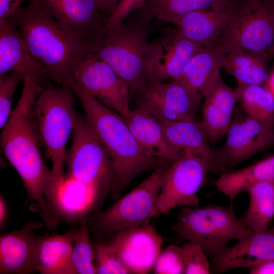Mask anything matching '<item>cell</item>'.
I'll list each match as a JSON object with an SVG mask.
<instances>
[{"label":"cell","instance_id":"6da1fadb","mask_svg":"<svg viewBox=\"0 0 274 274\" xmlns=\"http://www.w3.org/2000/svg\"><path fill=\"white\" fill-rule=\"evenodd\" d=\"M38 78L24 77L19 101L2 128V150L22 178L27 196L41 209L44 220L61 207V192L57 189L51 170L46 166L40 151V141L33 107L43 88Z\"/></svg>","mask_w":274,"mask_h":274},{"label":"cell","instance_id":"7a4b0ae2","mask_svg":"<svg viewBox=\"0 0 274 274\" xmlns=\"http://www.w3.org/2000/svg\"><path fill=\"white\" fill-rule=\"evenodd\" d=\"M13 18L33 59L60 86L72 89L74 71L91 53V43L63 29L32 1Z\"/></svg>","mask_w":274,"mask_h":274},{"label":"cell","instance_id":"3957f363","mask_svg":"<svg viewBox=\"0 0 274 274\" xmlns=\"http://www.w3.org/2000/svg\"><path fill=\"white\" fill-rule=\"evenodd\" d=\"M71 88L81 102L89 126L113 161L116 175V183L111 193L113 199H118L140 174L171 163L147 155L120 114L102 104L74 80Z\"/></svg>","mask_w":274,"mask_h":274},{"label":"cell","instance_id":"277c9868","mask_svg":"<svg viewBox=\"0 0 274 274\" xmlns=\"http://www.w3.org/2000/svg\"><path fill=\"white\" fill-rule=\"evenodd\" d=\"M149 26L133 21L104 29L91 43V53L107 63L136 96L154 84L150 72L153 44Z\"/></svg>","mask_w":274,"mask_h":274},{"label":"cell","instance_id":"5b68a950","mask_svg":"<svg viewBox=\"0 0 274 274\" xmlns=\"http://www.w3.org/2000/svg\"><path fill=\"white\" fill-rule=\"evenodd\" d=\"M71 88L60 86L43 88L33 107L41 145L52 162V173L57 189L61 192L66 164V146L73 133L76 112Z\"/></svg>","mask_w":274,"mask_h":274},{"label":"cell","instance_id":"8992f818","mask_svg":"<svg viewBox=\"0 0 274 274\" xmlns=\"http://www.w3.org/2000/svg\"><path fill=\"white\" fill-rule=\"evenodd\" d=\"M173 230L177 242H193L211 258L230 241L240 240L252 232L244 226L232 206L217 205L181 208Z\"/></svg>","mask_w":274,"mask_h":274},{"label":"cell","instance_id":"52a82bcc","mask_svg":"<svg viewBox=\"0 0 274 274\" xmlns=\"http://www.w3.org/2000/svg\"><path fill=\"white\" fill-rule=\"evenodd\" d=\"M65 179L90 188L100 203L111 194L116 175L112 159L85 117L76 113L72 142L66 156Z\"/></svg>","mask_w":274,"mask_h":274},{"label":"cell","instance_id":"ba28073f","mask_svg":"<svg viewBox=\"0 0 274 274\" xmlns=\"http://www.w3.org/2000/svg\"><path fill=\"white\" fill-rule=\"evenodd\" d=\"M158 167L128 193L105 211L96 212L89 227L98 237L109 238L123 230L150 225L161 213L157 207L164 175L171 164Z\"/></svg>","mask_w":274,"mask_h":274},{"label":"cell","instance_id":"9c48e42d","mask_svg":"<svg viewBox=\"0 0 274 274\" xmlns=\"http://www.w3.org/2000/svg\"><path fill=\"white\" fill-rule=\"evenodd\" d=\"M273 43L274 3L271 0H243L215 46L223 53L239 49L269 60L268 54Z\"/></svg>","mask_w":274,"mask_h":274},{"label":"cell","instance_id":"30bf717a","mask_svg":"<svg viewBox=\"0 0 274 274\" xmlns=\"http://www.w3.org/2000/svg\"><path fill=\"white\" fill-rule=\"evenodd\" d=\"M209 166L207 160L186 151L166 169L157 199L161 213L176 207H197V192L205 182Z\"/></svg>","mask_w":274,"mask_h":274},{"label":"cell","instance_id":"8fae6325","mask_svg":"<svg viewBox=\"0 0 274 274\" xmlns=\"http://www.w3.org/2000/svg\"><path fill=\"white\" fill-rule=\"evenodd\" d=\"M136 97V107L153 115L172 121H193L202 96L178 78L155 83Z\"/></svg>","mask_w":274,"mask_h":274},{"label":"cell","instance_id":"7c38bea8","mask_svg":"<svg viewBox=\"0 0 274 274\" xmlns=\"http://www.w3.org/2000/svg\"><path fill=\"white\" fill-rule=\"evenodd\" d=\"M73 80L102 104L121 116L129 107L127 84L105 62L90 53L75 68Z\"/></svg>","mask_w":274,"mask_h":274},{"label":"cell","instance_id":"4fadbf2b","mask_svg":"<svg viewBox=\"0 0 274 274\" xmlns=\"http://www.w3.org/2000/svg\"><path fill=\"white\" fill-rule=\"evenodd\" d=\"M162 243V237L150 225L123 230L105 244L130 273L146 274L153 270Z\"/></svg>","mask_w":274,"mask_h":274},{"label":"cell","instance_id":"5bb4252c","mask_svg":"<svg viewBox=\"0 0 274 274\" xmlns=\"http://www.w3.org/2000/svg\"><path fill=\"white\" fill-rule=\"evenodd\" d=\"M51 16L65 30L91 43L104 30L108 17L95 0H30Z\"/></svg>","mask_w":274,"mask_h":274},{"label":"cell","instance_id":"9a60e30c","mask_svg":"<svg viewBox=\"0 0 274 274\" xmlns=\"http://www.w3.org/2000/svg\"><path fill=\"white\" fill-rule=\"evenodd\" d=\"M150 62L153 83L180 78L192 57L204 47L187 39L176 27H165L154 40Z\"/></svg>","mask_w":274,"mask_h":274},{"label":"cell","instance_id":"2e32d148","mask_svg":"<svg viewBox=\"0 0 274 274\" xmlns=\"http://www.w3.org/2000/svg\"><path fill=\"white\" fill-rule=\"evenodd\" d=\"M227 139L217 151L229 168L274 146V129L246 114L232 121Z\"/></svg>","mask_w":274,"mask_h":274},{"label":"cell","instance_id":"e0dca14e","mask_svg":"<svg viewBox=\"0 0 274 274\" xmlns=\"http://www.w3.org/2000/svg\"><path fill=\"white\" fill-rule=\"evenodd\" d=\"M39 221H29L18 230L0 237V273L28 274L36 271L39 246L48 232L39 236L36 231L42 227Z\"/></svg>","mask_w":274,"mask_h":274},{"label":"cell","instance_id":"ac0fdd59","mask_svg":"<svg viewBox=\"0 0 274 274\" xmlns=\"http://www.w3.org/2000/svg\"><path fill=\"white\" fill-rule=\"evenodd\" d=\"M200 94L205 99L201 125L209 143L215 145L229 130L238 101L237 93L224 82L219 72L208 81Z\"/></svg>","mask_w":274,"mask_h":274},{"label":"cell","instance_id":"d6986e66","mask_svg":"<svg viewBox=\"0 0 274 274\" xmlns=\"http://www.w3.org/2000/svg\"><path fill=\"white\" fill-rule=\"evenodd\" d=\"M212 259L211 272L213 273L250 268L261 262L274 259V224L264 230L252 232L232 246H227Z\"/></svg>","mask_w":274,"mask_h":274},{"label":"cell","instance_id":"ffe728a7","mask_svg":"<svg viewBox=\"0 0 274 274\" xmlns=\"http://www.w3.org/2000/svg\"><path fill=\"white\" fill-rule=\"evenodd\" d=\"M160 124L164 134L171 146L183 154L189 151L193 154L205 158L209 170L221 175L227 172V163L217 151L211 147L200 122L172 121L154 115Z\"/></svg>","mask_w":274,"mask_h":274},{"label":"cell","instance_id":"44dd1931","mask_svg":"<svg viewBox=\"0 0 274 274\" xmlns=\"http://www.w3.org/2000/svg\"><path fill=\"white\" fill-rule=\"evenodd\" d=\"M242 2L243 0H147L142 7L130 15L129 21L149 26L155 19L173 24L183 16L197 10H235Z\"/></svg>","mask_w":274,"mask_h":274},{"label":"cell","instance_id":"7402d4cb","mask_svg":"<svg viewBox=\"0 0 274 274\" xmlns=\"http://www.w3.org/2000/svg\"><path fill=\"white\" fill-rule=\"evenodd\" d=\"M122 117L140 147L147 155L173 163L184 154L169 143L153 114L136 107Z\"/></svg>","mask_w":274,"mask_h":274},{"label":"cell","instance_id":"603a6c76","mask_svg":"<svg viewBox=\"0 0 274 274\" xmlns=\"http://www.w3.org/2000/svg\"><path fill=\"white\" fill-rule=\"evenodd\" d=\"M238 8L235 10H197L183 16L173 24L187 39L204 48H211L216 45Z\"/></svg>","mask_w":274,"mask_h":274},{"label":"cell","instance_id":"cb8c5ba5","mask_svg":"<svg viewBox=\"0 0 274 274\" xmlns=\"http://www.w3.org/2000/svg\"><path fill=\"white\" fill-rule=\"evenodd\" d=\"M16 71L37 78L47 73L30 55L13 17L0 21V75Z\"/></svg>","mask_w":274,"mask_h":274},{"label":"cell","instance_id":"d4e9b609","mask_svg":"<svg viewBox=\"0 0 274 274\" xmlns=\"http://www.w3.org/2000/svg\"><path fill=\"white\" fill-rule=\"evenodd\" d=\"M70 228L63 234L47 235L37 253L36 271L41 274H76L72 252L77 232Z\"/></svg>","mask_w":274,"mask_h":274},{"label":"cell","instance_id":"484cf974","mask_svg":"<svg viewBox=\"0 0 274 274\" xmlns=\"http://www.w3.org/2000/svg\"><path fill=\"white\" fill-rule=\"evenodd\" d=\"M268 61L262 56L232 49L224 53L221 65V68L236 78L237 83L264 86L270 79Z\"/></svg>","mask_w":274,"mask_h":274},{"label":"cell","instance_id":"4316f807","mask_svg":"<svg viewBox=\"0 0 274 274\" xmlns=\"http://www.w3.org/2000/svg\"><path fill=\"white\" fill-rule=\"evenodd\" d=\"M263 181H274V155L244 168L221 174L216 186L219 192L233 201L238 194Z\"/></svg>","mask_w":274,"mask_h":274},{"label":"cell","instance_id":"83f0119b","mask_svg":"<svg viewBox=\"0 0 274 274\" xmlns=\"http://www.w3.org/2000/svg\"><path fill=\"white\" fill-rule=\"evenodd\" d=\"M249 195V207L241 219L244 226L252 232L268 228L274 219L273 181L256 183L246 190Z\"/></svg>","mask_w":274,"mask_h":274},{"label":"cell","instance_id":"f1b7e54d","mask_svg":"<svg viewBox=\"0 0 274 274\" xmlns=\"http://www.w3.org/2000/svg\"><path fill=\"white\" fill-rule=\"evenodd\" d=\"M238 101L246 114L274 129V95L264 86L237 83Z\"/></svg>","mask_w":274,"mask_h":274},{"label":"cell","instance_id":"f546056e","mask_svg":"<svg viewBox=\"0 0 274 274\" xmlns=\"http://www.w3.org/2000/svg\"><path fill=\"white\" fill-rule=\"evenodd\" d=\"M223 54L216 46L203 48L188 62L180 78L193 90L200 93L208 81L220 71Z\"/></svg>","mask_w":274,"mask_h":274},{"label":"cell","instance_id":"4dcf8cb0","mask_svg":"<svg viewBox=\"0 0 274 274\" xmlns=\"http://www.w3.org/2000/svg\"><path fill=\"white\" fill-rule=\"evenodd\" d=\"M88 219L81 218L72 252V262L76 274L97 273L96 266L93 263L95 258L89 232Z\"/></svg>","mask_w":274,"mask_h":274},{"label":"cell","instance_id":"1f68e13d","mask_svg":"<svg viewBox=\"0 0 274 274\" xmlns=\"http://www.w3.org/2000/svg\"><path fill=\"white\" fill-rule=\"evenodd\" d=\"M23 75L16 71L0 75V128H3L8 121L15 91Z\"/></svg>","mask_w":274,"mask_h":274},{"label":"cell","instance_id":"d6a6232c","mask_svg":"<svg viewBox=\"0 0 274 274\" xmlns=\"http://www.w3.org/2000/svg\"><path fill=\"white\" fill-rule=\"evenodd\" d=\"M152 271L156 274H183L185 262L182 247L174 244L161 250Z\"/></svg>","mask_w":274,"mask_h":274},{"label":"cell","instance_id":"836d02e7","mask_svg":"<svg viewBox=\"0 0 274 274\" xmlns=\"http://www.w3.org/2000/svg\"><path fill=\"white\" fill-rule=\"evenodd\" d=\"M185 262V274H208L211 272L206 253L197 244L187 241L182 247Z\"/></svg>","mask_w":274,"mask_h":274},{"label":"cell","instance_id":"e575fe53","mask_svg":"<svg viewBox=\"0 0 274 274\" xmlns=\"http://www.w3.org/2000/svg\"><path fill=\"white\" fill-rule=\"evenodd\" d=\"M96 261L97 273H130L117 256L105 243H96L94 245Z\"/></svg>","mask_w":274,"mask_h":274},{"label":"cell","instance_id":"d590c367","mask_svg":"<svg viewBox=\"0 0 274 274\" xmlns=\"http://www.w3.org/2000/svg\"><path fill=\"white\" fill-rule=\"evenodd\" d=\"M147 1L119 0L113 11L108 17L104 29L124 22L133 12L142 7Z\"/></svg>","mask_w":274,"mask_h":274},{"label":"cell","instance_id":"8d00e7d4","mask_svg":"<svg viewBox=\"0 0 274 274\" xmlns=\"http://www.w3.org/2000/svg\"><path fill=\"white\" fill-rule=\"evenodd\" d=\"M27 0H0V21L13 18Z\"/></svg>","mask_w":274,"mask_h":274},{"label":"cell","instance_id":"74e56055","mask_svg":"<svg viewBox=\"0 0 274 274\" xmlns=\"http://www.w3.org/2000/svg\"><path fill=\"white\" fill-rule=\"evenodd\" d=\"M251 274H274V259L261 262L250 268Z\"/></svg>","mask_w":274,"mask_h":274},{"label":"cell","instance_id":"f35d334b","mask_svg":"<svg viewBox=\"0 0 274 274\" xmlns=\"http://www.w3.org/2000/svg\"><path fill=\"white\" fill-rule=\"evenodd\" d=\"M100 11L109 17L119 0H95Z\"/></svg>","mask_w":274,"mask_h":274},{"label":"cell","instance_id":"ab89813d","mask_svg":"<svg viewBox=\"0 0 274 274\" xmlns=\"http://www.w3.org/2000/svg\"><path fill=\"white\" fill-rule=\"evenodd\" d=\"M8 216V209L6 201L2 195L0 196V228L2 231L5 227Z\"/></svg>","mask_w":274,"mask_h":274},{"label":"cell","instance_id":"60d3db41","mask_svg":"<svg viewBox=\"0 0 274 274\" xmlns=\"http://www.w3.org/2000/svg\"><path fill=\"white\" fill-rule=\"evenodd\" d=\"M267 85H268L269 90L274 95V74L271 77H270L269 80L268 82Z\"/></svg>","mask_w":274,"mask_h":274},{"label":"cell","instance_id":"b9f144b4","mask_svg":"<svg viewBox=\"0 0 274 274\" xmlns=\"http://www.w3.org/2000/svg\"><path fill=\"white\" fill-rule=\"evenodd\" d=\"M268 58L269 60L274 58V43L268 54Z\"/></svg>","mask_w":274,"mask_h":274},{"label":"cell","instance_id":"7bdbcfd3","mask_svg":"<svg viewBox=\"0 0 274 274\" xmlns=\"http://www.w3.org/2000/svg\"><path fill=\"white\" fill-rule=\"evenodd\" d=\"M273 195L274 197V181H273Z\"/></svg>","mask_w":274,"mask_h":274},{"label":"cell","instance_id":"ee69618b","mask_svg":"<svg viewBox=\"0 0 274 274\" xmlns=\"http://www.w3.org/2000/svg\"><path fill=\"white\" fill-rule=\"evenodd\" d=\"M274 3V0H271Z\"/></svg>","mask_w":274,"mask_h":274}]
</instances>
